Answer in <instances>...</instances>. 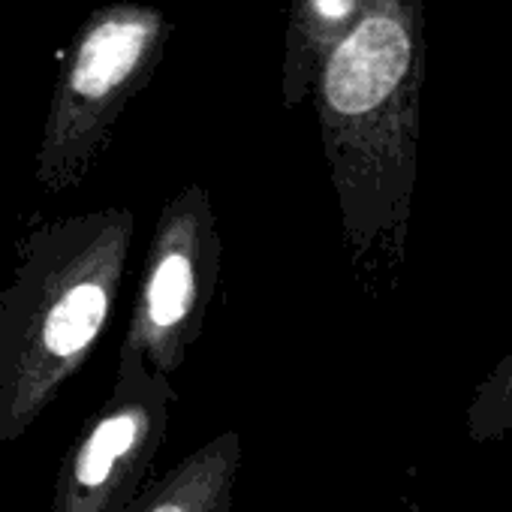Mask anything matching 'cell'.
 <instances>
[{"label":"cell","instance_id":"7","mask_svg":"<svg viewBox=\"0 0 512 512\" xmlns=\"http://www.w3.org/2000/svg\"><path fill=\"white\" fill-rule=\"evenodd\" d=\"M368 0H290L281 94L284 106H302L317 82L329 49L359 22Z\"/></svg>","mask_w":512,"mask_h":512},{"label":"cell","instance_id":"3","mask_svg":"<svg viewBox=\"0 0 512 512\" xmlns=\"http://www.w3.org/2000/svg\"><path fill=\"white\" fill-rule=\"evenodd\" d=\"M169 19L142 4H115L91 16L61 73L37 154V184L58 196L79 187L109 148L127 103L151 82Z\"/></svg>","mask_w":512,"mask_h":512},{"label":"cell","instance_id":"4","mask_svg":"<svg viewBox=\"0 0 512 512\" xmlns=\"http://www.w3.org/2000/svg\"><path fill=\"white\" fill-rule=\"evenodd\" d=\"M220 275L217 214L205 187L187 184L160 208L154 223L121 350L172 377L202 338Z\"/></svg>","mask_w":512,"mask_h":512},{"label":"cell","instance_id":"2","mask_svg":"<svg viewBox=\"0 0 512 512\" xmlns=\"http://www.w3.org/2000/svg\"><path fill=\"white\" fill-rule=\"evenodd\" d=\"M133 232L130 208L40 220L22 232L0 293V443L25 437L100 344Z\"/></svg>","mask_w":512,"mask_h":512},{"label":"cell","instance_id":"1","mask_svg":"<svg viewBox=\"0 0 512 512\" xmlns=\"http://www.w3.org/2000/svg\"><path fill=\"white\" fill-rule=\"evenodd\" d=\"M422 0H368L329 49L314 106L338 202L341 244L359 287L392 293L410 250L425 79Z\"/></svg>","mask_w":512,"mask_h":512},{"label":"cell","instance_id":"5","mask_svg":"<svg viewBox=\"0 0 512 512\" xmlns=\"http://www.w3.org/2000/svg\"><path fill=\"white\" fill-rule=\"evenodd\" d=\"M172 377L118 350L112 389L61 461L52 512H133L172 422Z\"/></svg>","mask_w":512,"mask_h":512},{"label":"cell","instance_id":"6","mask_svg":"<svg viewBox=\"0 0 512 512\" xmlns=\"http://www.w3.org/2000/svg\"><path fill=\"white\" fill-rule=\"evenodd\" d=\"M241 464V437L235 431L214 434L154 479L133 512H232Z\"/></svg>","mask_w":512,"mask_h":512},{"label":"cell","instance_id":"8","mask_svg":"<svg viewBox=\"0 0 512 512\" xmlns=\"http://www.w3.org/2000/svg\"><path fill=\"white\" fill-rule=\"evenodd\" d=\"M464 434L473 443H494L512 434V350L476 383L464 413Z\"/></svg>","mask_w":512,"mask_h":512}]
</instances>
